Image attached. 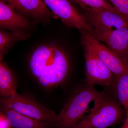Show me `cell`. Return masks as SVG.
<instances>
[{"instance_id": "cell-1", "label": "cell", "mask_w": 128, "mask_h": 128, "mask_svg": "<svg viewBox=\"0 0 128 128\" xmlns=\"http://www.w3.org/2000/svg\"><path fill=\"white\" fill-rule=\"evenodd\" d=\"M30 72L42 86L54 88L62 85L68 74L70 61L62 49L53 44L37 48L30 57Z\"/></svg>"}, {"instance_id": "cell-2", "label": "cell", "mask_w": 128, "mask_h": 128, "mask_svg": "<svg viewBox=\"0 0 128 128\" xmlns=\"http://www.w3.org/2000/svg\"><path fill=\"white\" fill-rule=\"evenodd\" d=\"M87 115L74 128H108L123 122L126 112L116 97L102 92Z\"/></svg>"}, {"instance_id": "cell-3", "label": "cell", "mask_w": 128, "mask_h": 128, "mask_svg": "<svg viewBox=\"0 0 128 128\" xmlns=\"http://www.w3.org/2000/svg\"><path fill=\"white\" fill-rule=\"evenodd\" d=\"M101 93L86 84L79 88L58 114L61 128H74L84 116L90 104Z\"/></svg>"}, {"instance_id": "cell-4", "label": "cell", "mask_w": 128, "mask_h": 128, "mask_svg": "<svg viewBox=\"0 0 128 128\" xmlns=\"http://www.w3.org/2000/svg\"><path fill=\"white\" fill-rule=\"evenodd\" d=\"M0 106L11 108L42 121L53 128H61L58 115L30 97L19 94L12 97L0 98Z\"/></svg>"}, {"instance_id": "cell-5", "label": "cell", "mask_w": 128, "mask_h": 128, "mask_svg": "<svg viewBox=\"0 0 128 128\" xmlns=\"http://www.w3.org/2000/svg\"><path fill=\"white\" fill-rule=\"evenodd\" d=\"M80 31L82 46L92 51L114 76L128 74V66L118 55L88 31Z\"/></svg>"}, {"instance_id": "cell-6", "label": "cell", "mask_w": 128, "mask_h": 128, "mask_svg": "<svg viewBox=\"0 0 128 128\" xmlns=\"http://www.w3.org/2000/svg\"><path fill=\"white\" fill-rule=\"evenodd\" d=\"M51 11L67 26L79 30H85L92 34L94 29L86 17L80 14L68 0H43Z\"/></svg>"}, {"instance_id": "cell-7", "label": "cell", "mask_w": 128, "mask_h": 128, "mask_svg": "<svg viewBox=\"0 0 128 128\" xmlns=\"http://www.w3.org/2000/svg\"><path fill=\"white\" fill-rule=\"evenodd\" d=\"M93 36L104 43L128 66V26L120 28H94Z\"/></svg>"}, {"instance_id": "cell-8", "label": "cell", "mask_w": 128, "mask_h": 128, "mask_svg": "<svg viewBox=\"0 0 128 128\" xmlns=\"http://www.w3.org/2000/svg\"><path fill=\"white\" fill-rule=\"evenodd\" d=\"M87 84L110 87L114 81V75L92 51L83 46Z\"/></svg>"}, {"instance_id": "cell-9", "label": "cell", "mask_w": 128, "mask_h": 128, "mask_svg": "<svg viewBox=\"0 0 128 128\" xmlns=\"http://www.w3.org/2000/svg\"><path fill=\"white\" fill-rule=\"evenodd\" d=\"M86 18L93 28L105 27L115 29L128 26V17L104 9L88 8Z\"/></svg>"}, {"instance_id": "cell-10", "label": "cell", "mask_w": 128, "mask_h": 128, "mask_svg": "<svg viewBox=\"0 0 128 128\" xmlns=\"http://www.w3.org/2000/svg\"><path fill=\"white\" fill-rule=\"evenodd\" d=\"M31 22L4 0H0V27L10 32L23 31L30 27Z\"/></svg>"}, {"instance_id": "cell-11", "label": "cell", "mask_w": 128, "mask_h": 128, "mask_svg": "<svg viewBox=\"0 0 128 128\" xmlns=\"http://www.w3.org/2000/svg\"><path fill=\"white\" fill-rule=\"evenodd\" d=\"M0 108V112L6 115L13 128H53L42 121L11 108L1 106Z\"/></svg>"}, {"instance_id": "cell-12", "label": "cell", "mask_w": 128, "mask_h": 128, "mask_svg": "<svg viewBox=\"0 0 128 128\" xmlns=\"http://www.w3.org/2000/svg\"><path fill=\"white\" fill-rule=\"evenodd\" d=\"M17 82L14 73L7 64L0 60V98L12 97L18 94Z\"/></svg>"}, {"instance_id": "cell-13", "label": "cell", "mask_w": 128, "mask_h": 128, "mask_svg": "<svg viewBox=\"0 0 128 128\" xmlns=\"http://www.w3.org/2000/svg\"><path fill=\"white\" fill-rule=\"evenodd\" d=\"M21 6L35 20L44 22L53 17V14L43 0H18Z\"/></svg>"}, {"instance_id": "cell-14", "label": "cell", "mask_w": 128, "mask_h": 128, "mask_svg": "<svg viewBox=\"0 0 128 128\" xmlns=\"http://www.w3.org/2000/svg\"><path fill=\"white\" fill-rule=\"evenodd\" d=\"M30 34L24 31L8 32L0 29V60H3L4 56L16 42L28 39Z\"/></svg>"}, {"instance_id": "cell-15", "label": "cell", "mask_w": 128, "mask_h": 128, "mask_svg": "<svg viewBox=\"0 0 128 128\" xmlns=\"http://www.w3.org/2000/svg\"><path fill=\"white\" fill-rule=\"evenodd\" d=\"M112 86L114 88L116 98L125 111H128V74L114 76Z\"/></svg>"}, {"instance_id": "cell-16", "label": "cell", "mask_w": 128, "mask_h": 128, "mask_svg": "<svg viewBox=\"0 0 128 128\" xmlns=\"http://www.w3.org/2000/svg\"><path fill=\"white\" fill-rule=\"evenodd\" d=\"M72 0L78 3L85 10L88 8L104 9V10L110 11L118 14H121L120 12L108 0Z\"/></svg>"}, {"instance_id": "cell-17", "label": "cell", "mask_w": 128, "mask_h": 128, "mask_svg": "<svg viewBox=\"0 0 128 128\" xmlns=\"http://www.w3.org/2000/svg\"><path fill=\"white\" fill-rule=\"evenodd\" d=\"M124 16L128 17V0H108Z\"/></svg>"}, {"instance_id": "cell-18", "label": "cell", "mask_w": 128, "mask_h": 128, "mask_svg": "<svg viewBox=\"0 0 128 128\" xmlns=\"http://www.w3.org/2000/svg\"><path fill=\"white\" fill-rule=\"evenodd\" d=\"M12 6L20 14L25 16H30L27 12L20 4L18 0H4Z\"/></svg>"}, {"instance_id": "cell-19", "label": "cell", "mask_w": 128, "mask_h": 128, "mask_svg": "<svg viewBox=\"0 0 128 128\" xmlns=\"http://www.w3.org/2000/svg\"><path fill=\"white\" fill-rule=\"evenodd\" d=\"M0 128H13L6 115L0 112Z\"/></svg>"}, {"instance_id": "cell-20", "label": "cell", "mask_w": 128, "mask_h": 128, "mask_svg": "<svg viewBox=\"0 0 128 128\" xmlns=\"http://www.w3.org/2000/svg\"><path fill=\"white\" fill-rule=\"evenodd\" d=\"M126 112V118L121 128H128V111Z\"/></svg>"}, {"instance_id": "cell-21", "label": "cell", "mask_w": 128, "mask_h": 128, "mask_svg": "<svg viewBox=\"0 0 128 128\" xmlns=\"http://www.w3.org/2000/svg\"></svg>"}]
</instances>
